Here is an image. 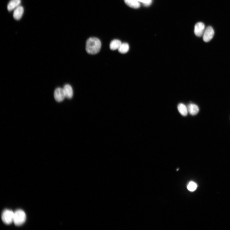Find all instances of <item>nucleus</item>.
I'll return each instance as SVG.
<instances>
[{
  "instance_id": "1",
  "label": "nucleus",
  "mask_w": 230,
  "mask_h": 230,
  "mask_svg": "<svg viewBox=\"0 0 230 230\" xmlns=\"http://www.w3.org/2000/svg\"><path fill=\"white\" fill-rule=\"evenodd\" d=\"M101 47V43L100 40L96 38H90L86 41V50L89 54H97L99 52Z\"/></svg>"
},
{
  "instance_id": "2",
  "label": "nucleus",
  "mask_w": 230,
  "mask_h": 230,
  "mask_svg": "<svg viewBox=\"0 0 230 230\" xmlns=\"http://www.w3.org/2000/svg\"><path fill=\"white\" fill-rule=\"evenodd\" d=\"M26 219V215L24 211L19 209L14 212L13 222L15 225L19 226L23 225Z\"/></svg>"
},
{
  "instance_id": "3",
  "label": "nucleus",
  "mask_w": 230,
  "mask_h": 230,
  "mask_svg": "<svg viewBox=\"0 0 230 230\" xmlns=\"http://www.w3.org/2000/svg\"><path fill=\"white\" fill-rule=\"evenodd\" d=\"M14 212L9 210H5L2 216V221L6 224H10L13 222Z\"/></svg>"
},
{
  "instance_id": "4",
  "label": "nucleus",
  "mask_w": 230,
  "mask_h": 230,
  "mask_svg": "<svg viewBox=\"0 0 230 230\" xmlns=\"http://www.w3.org/2000/svg\"><path fill=\"white\" fill-rule=\"evenodd\" d=\"M215 34V32L213 28L211 26H208L205 29L203 34V40L205 42H209L213 38Z\"/></svg>"
},
{
  "instance_id": "5",
  "label": "nucleus",
  "mask_w": 230,
  "mask_h": 230,
  "mask_svg": "<svg viewBox=\"0 0 230 230\" xmlns=\"http://www.w3.org/2000/svg\"><path fill=\"white\" fill-rule=\"evenodd\" d=\"M54 95L56 100L59 102L62 101L66 98L63 88L60 87L55 90Z\"/></svg>"
},
{
  "instance_id": "6",
  "label": "nucleus",
  "mask_w": 230,
  "mask_h": 230,
  "mask_svg": "<svg viewBox=\"0 0 230 230\" xmlns=\"http://www.w3.org/2000/svg\"><path fill=\"white\" fill-rule=\"evenodd\" d=\"M205 30V25L202 22H199L196 24L195 26L194 33L198 37L203 36Z\"/></svg>"
},
{
  "instance_id": "7",
  "label": "nucleus",
  "mask_w": 230,
  "mask_h": 230,
  "mask_svg": "<svg viewBox=\"0 0 230 230\" xmlns=\"http://www.w3.org/2000/svg\"><path fill=\"white\" fill-rule=\"evenodd\" d=\"M63 89L66 98L68 99H72L73 95V91L72 86L69 84H66Z\"/></svg>"
},
{
  "instance_id": "8",
  "label": "nucleus",
  "mask_w": 230,
  "mask_h": 230,
  "mask_svg": "<svg viewBox=\"0 0 230 230\" xmlns=\"http://www.w3.org/2000/svg\"><path fill=\"white\" fill-rule=\"evenodd\" d=\"M24 12V8L22 6H19L15 10L13 16L14 19L19 20L22 18Z\"/></svg>"
},
{
  "instance_id": "9",
  "label": "nucleus",
  "mask_w": 230,
  "mask_h": 230,
  "mask_svg": "<svg viewBox=\"0 0 230 230\" xmlns=\"http://www.w3.org/2000/svg\"><path fill=\"white\" fill-rule=\"evenodd\" d=\"M187 108L188 112L192 115H197L199 111V109L198 105L194 104H190Z\"/></svg>"
},
{
  "instance_id": "10",
  "label": "nucleus",
  "mask_w": 230,
  "mask_h": 230,
  "mask_svg": "<svg viewBox=\"0 0 230 230\" xmlns=\"http://www.w3.org/2000/svg\"><path fill=\"white\" fill-rule=\"evenodd\" d=\"M21 3V0H11L8 4V10L10 11L16 8L19 6Z\"/></svg>"
},
{
  "instance_id": "11",
  "label": "nucleus",
  "mask_w": 230,
  "mask_h": 230,
  "mask_svg": "<svg viewBox=\"0 0 230 230\" xmlns=\"http://www.w3.org/2000/svg\"><path fill=\"white\" fill-rule=\"evenodd\" d=\"M126 4L129 7L134 8L140 7V4L137 0H124Z\"/></svg>"
},
{
  "instance_id": "12",
  "label": "nucleus",
  "mask_w": 230,
  "mask_h": 230,
  "mask_svg": "<svg viewBox=\"0 0 230 230\" xmlns=\"http://www.w3.org/2000/svg\"><path fill=\"white\" fill-rule=\"evenodd\" d=\"M178 110L180 113L183 116H186L188 113V108L183 103L179 104L178 107Z\"/></svg>"
},
{
  "instance_id": "13",
  "label": "nucleus",
  "mask_w": 230,
  "mask_h": 230,
  "mask_svg": "<svg viewBox=\"0 0 230 230\" xmlns=\"http://www.w3.org/2000/svg\"><path fill=\"white\" fill-rule=\"evenodd\" d=\"M122 43L120 41L118 40H114L110 43V48L112 50H115L119 48Z\"/></svg>"
},
{
  "instance_id": "14",
  "label": "nucleus",
  "mask_w": 230,
  "mask_h": 230,
  "mask_svg": "<svg viewBox=\"0 0 230 230\" xmlns=\"http://www.w3.org/2000/svg\"><path fill=\"white\" fill-rule=\"evenodd\" d=\"M130 47L129 44L126 43H122L119 48L118 49L119 52L122 54H125L128 52L129 50Z\"/></svg>"
},
{
  "instance_id": "15",
  "label": "nucleus",
  "mask_w": 230,
  "mask_h": 230,
  "mask_svg": "<svg viewBox=\"0 0 230 230\" xmlns=\"http://www.w3.org/2000/svg\"><path fill=\"white\" fill-rule=\"evenodd\" d=\"M197 187V184L193 182H190L187 186L188 190L191 191H193L195 190L196 189Z\"/></svg>"
},
{
  "instance_id": "16",
  "label": "nucleus",
  "mask_w": 230,
  "mask_h": 230,
  "mask_svg": "<svg viewBox=\"0 0 230 230\" xmlns=\"http://www.w3.org/2000/svg\"><path fill=\"white\" fill-rule=\"evenodd\" d=\"M137 1L139 2L142 3L146 6L150 5L152 2V0H137Z\"/></svg>"
}]
</instances>
